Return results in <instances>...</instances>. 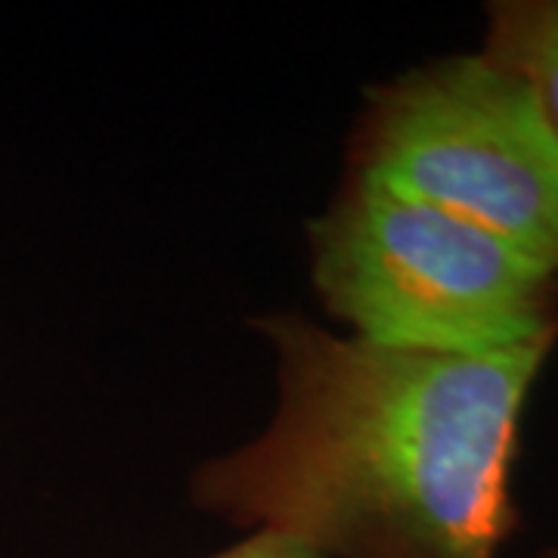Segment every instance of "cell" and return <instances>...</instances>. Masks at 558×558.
I'll return each instance as SVG.
<instances>
[{
    "label": "cell",
    "mask_w": 558,
    "mask_h": 558,
    "mask_svg": "<svg viewBox=\"0 0 558 558\" xmlns=\"http://www.w3.org/2000/svg\"><path fill=\"white\" fill-rule=\"evenodd\" d=\"M537 558H558V543L556 546H549V549H543Z\"/></svg>",
    "instance_id": "obj_6"
},
{
    "label": "cell",
    "mask_w": 558,
    "mask_h": 558,
    "mask_svg": "<svg viewBox=\"0 0 558 558\" xmlns=\"http://www.w3.org/2000/svg\"><path fill=\"white\" fill-rule=\"evenodd\" d=\"M252 329L274 351L277 410L258 438L196 465L199 512L323 558H497L515 537L521 416L558 332L432 354L329 336L299 311Z\"/></svg>",
    "instance_id": "obj_1"
},
{
    "label": "cell",
    "mask_w": 558,
    "mask_h": 558,
    "mask_svg": "<svg viewBox=\"0 0 558 558\" xmlns=\"http://www.w3.org/2000/svg\"><path fill=\"white\" fill-rule=\"evenodd\" d=\"M487 10V60L534 84L558 137V0H494Z\"/></svg>",
    "instance_id": "obj_4"
},
{
    "label": "cell",
    "mask_w": 558,
    "mask_h": 558,
    "mask_svg": "<svg viewBox=\"0 0 558 558\" xmlns=\"http://www.w3.org/2000/svg\"><path fill=\"white\" fill-rule=\"evenodd\" d=\"M211 558H323L307 543L277 531H248V537Z\"/></svg>",
    "instance_id": "obj_5"
},
{
    "label": "cell",
    "mask_w": 558,
    "mask_h": 558,
    "mask_svg": "<svg viewBox=\"0 0 558 558\" xmlns=\"http://www.w3.org/2000/svg\"><path fill=\"white\" fill-rule=\"evenodd\" d=\"M348 174L472 220L558 274V137L534 84L462 53L363 97Z\"/></svg>",
    "instance_id": "obj_3"
},
{
    "label": "cell",
    "mask_w": 558,
    "mask_h": 558,
    "mask_svg": "<svg viewBox=\"0 0 558 558\" xmlns=\"http://www.w3.org/2000/svg\"><path fill=\"white\" fill-rule=\"evenodd\" d=\"M307 248L323 311L369 344L497 354L558 332L556 270L373 180L348 174Z\"/></svg>",
    "instance_id": "obj_2"
}]
</instances>
